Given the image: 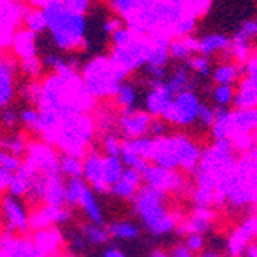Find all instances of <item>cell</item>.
<instances>
[{
    "label": "cell",
    "mask_w": 257,
    "mask_h": 257,
    "mask_svg": "<svg viewBox=\"0 0 257 257\" xmlns=\"http://www.w3.org/2000/svg\"><path fill=\"white\" fill-rule=\"evenodd\" d=\"M254 223L252 198H236L230 191L211 185L204 198L199 227L220 245H234V240Z\"/></svg>",
    "instance_id": "1"
},
{
    "label": "cell",
    "mask_w": 257,
    "mask_h": 257,
    "mask_svg": "<svg viewBox=\"0 0 257 257\" xmlns=\"http://www.w3.org/2000/svg\"><path fill=\"white\" fill-rule=\"evenodd\" d=\"M0 220H2L10 234L26 233L31 225V217L23 199L7 191L0 198Z\"/></svg>",
    "instance_id": "5"
},
{
    "label": "cell",
    "mask_w": 257,
    "mask_h": 257,
    "mask_svg": "<svg viewBox=\"0 0 257 257\" xmlns=\"http://www.w3.org/2000/svg\"><path fill=\"white\" fill-rule=\"evenodd\" d=\"M219 152H220L225 163L233 167H242L252 156L251 150L243 143V140H239L230 131L222 132V143H220Z\"/></svg>",
    "instance_id": "6"
},
{
    "label": "cell",
    "mask_w": 257,
    "mask_h": 257,
    "mask_svg": "<svg viewBox=\"0 0 257 257\" xmlns=\"http://www.w3.org/2000/svg\"><path fill=\"white\" fill-rule=\"evenodd\" d=\"M254 201V227H257V191H255V196L252 198Z\"/></svg>",
    "instance_id": "10"
},
{
    "label": "cell",
    "mask_w": 257,
    "mask_h": 257,
    "mask_svg": "<svg viewBox=\"0 0 257 257\" xmlns=\"http://www.w3.org/2000/svg\"><path fill=\"white\" fill-rule=\"evenodd\" d=\"M164 178L169 182L178 184L193 193H198V195L204 196L207 173L198 170L193 166L191 159H185V158L172 159L166 166Z\"/></svg>",
    "instance_id": "4"
},
{
    "label": "cell",
    "mask_w": 257,
    "mask_h": 257,
    "mask_svg": "<svg viewBox=\"0 0 257 257\" xmlns=\"http://www.w3.org/2000/svg\"><path fill=\"white\" fill-rule=\"evenodd\" d=\"M57 167L60 175L64 179H74L83 176V158L69 152H63L57 155Z\"/></svg>",
    "instance_id": "7"
},
{
    "label": "cell",
    "mask_w": 257,
    "mask_h": 257,
    "mask_svg": "<svg viewBox=\"0 0 257 257\" xmlns=\"http://www.w3.org/2000/svg\"><path fill=\"white\" fill-rule=\"evenodd\" d=\"M240 257H252L257 255V227L248 228L245 236L242 237L239 246L236 248Z\"/></svg>",
    "instance_id": "9"
},
{
    "label": "cell",
    "mask_w": 257,
    "mask_h": 257,
    "mask_svg": "<svg viewBox=\"0 0 257 257\" xmlns=\"http://www.w3.org/2000/svg\"><path fill=\"white\" fill-rule=\"evenodd\" d=\"M252 257H257V255H252Z\"/></svg>",
    "instance_id": "11"
},
{
    "label": "cell",
    "mask_w": 257,
    "mask_h": 257,
    "mask_svg": "<svg viewBox=\"0 0 257 257\" xmlns=\"http://www.w3.org/2000/svg\"><path fill=\"white\" fill-rule=\"evenodd\" d=\"M222 116H214L198 110L184 121L181 143L193 152V155L211 156L219 152L222 143Z\"/></svg>",
    "instance_id": "3"
},
{
    "label": "cell",
    "mask_w": 257,
    "mask_h": 257,
    "mask_svg": "<svg viewBox=\"0 0 257 257\" xmlns=\"http://www.w3.org/2000/svg\"><path fill=\"white\" fill-rule=\"evenodd\" d=\"M152 202L158 220L173 228H195L202 217L204 196L193 193L178 184L164 181L158 185Z\"/></svg>",
    "instance_id": "2"
},
{
    "label": "cell",
    "mask_w": 257,
    "mask_h": 257,
    "mask_svg": "<svg viewBox=\"0 0 257 257\" xmlns=\"http://www.w3.org/2000/svg\"><path fill=\"white\" fill-rule=\"evenodd\" d=\"M199 52L205 57L214 55V54H220L225 52L230 48V42L228 39L222 36V34H211V36H205L198 45Z\"/></svg>",
    "instance_id": "8"
}]
</instances>
